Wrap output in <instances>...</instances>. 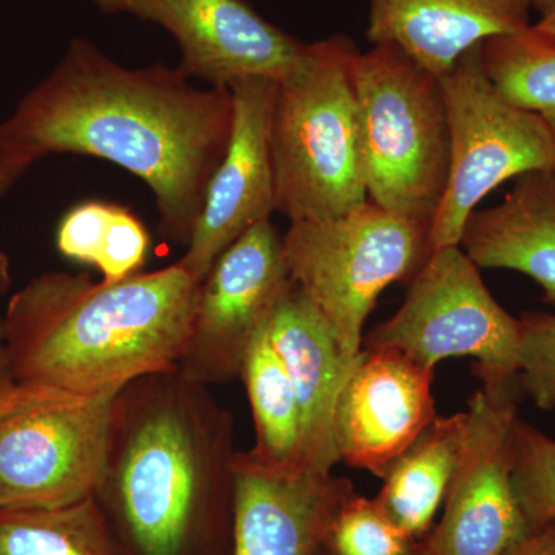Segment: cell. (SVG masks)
<instances>
[{"label":"cell","instance_id":"obj_1","mask_svg":"<svg viewBox=\"0 0 555 555\" xmlns=\"http://www.w3.org/2000/svg\"><path fill=\"white\" fill-rule=\"evenodd\" d=\"M232 126L229 89H196L179 67L126 68L75 39L0 122V147L28 166L73 153L122 167L152 189L160 233L188 247Z\"/></svg>","mask_w":555,"mask_h":555},{"label":"cell","instance_id":"obj_2","mask_svg":"<svg viewBox=\"0 0 555 555\" xmlns=\"http://www.w3.org/2000/svg\"><path fill=\"white\" fill-rule=\"evenodd\" d=\"M235 420L178 367L115 396L96 500L133 555H192L233 517Z\"/></svg>","mask_w":555,"mask_h":555},{"label":"cell","instance_id":"obj_3","mask_svg":"<svg viewBox=\"0 0 555 555\" xmlns=\"http://www.w3.org/2000/svg\"><path fill=\"white\" fill-rule=\"evenodd\" d=\"M199 286L178 262L118 283H94L89 273H42L10 298L3 315L10 375L96 398L178 367Z\"/></svg>","mask_w":555,"mask_h":555},{"label":"cell","instance_id":"obj_4","mask_svg":"<svg viewBox=\"0 0 555 555\" xmlns=\"http://www.w3.org/2000/svg\"><path fill=\"white\" fill-rule=\"evenodd\" d=\"M347 36L309 43L276 82L270 119L275 210L291 222L339 217L367 203L360 109Z\"/></svg>","mask_w":555,"mask_h":555},{"label":"cell","instance_id":"obj_5","mask_svg":"<svg viewBox=\"0 0 555 555\" xmlns=\"http://www.w3.org/2000/svg\"><path fill=\"white\" fill-rule=\"evenodd\" d=\"M367 201L433 222L449 178V127L441 79L392 46L356 51Z\"/></svg>","mask_w":555,"mask_h":555},{"label":"cell","instance_id":"obj_6","mask_svg":"<svg viewBox=\"0 0 555 555\" xmlns=\"http://www.w3.org/2000/svg\"><path fill=\"white\" fill-rule=\"evenodd\" d=\"M429 222L367 201L339 217L291 222L283 251L292 280L337 335L347 360L363 349V331L379 295L411 283L433 254Z\"/></svg>","mask_w":555,"mask_h":555},{"label":"cell","instance_id":"obj_7","mask_svg":"<svg viewBox=\"0 0 555 555\" xmlns=\"http://www.w3.org/2000/svg\"><path fill=\"white\" fill-rule=\"evenodd\" d=\"M478 270L462 246L434 248L396 315L363 345L396 349L430 371L448 358H474L481 389L517 397L520 320L492 297Z\"/></svg>","mask_w":555,"mask_h":555},{"label":"cell","instance_id":"obj_8","mask_svg":"<svg viewBox=\"0 0 555 555\" xmlns=\"http://www.w3.org/2000/svg\"><path fill=\"white\" fill-rule=\"evenodd\" d=\"M447 101L449 178L430 222L434 248L460 246L467 219L507 179L555 170V141L545 124L506 100L483 64V43L441 78Z\"/></svg>","mask_w":555,"mask_h":555},{"label":"cell","instance_id":"obj_9","mask_svg":"<svg viewBox=\"0 0 555 555\" xmlns=\"http://www.w3.org/2000/svg\"><path fill=\"white\" fill-rule=\"evenodd\" d=\"M115 396L79 398L27 385L20 403L0 415V507L50 509L96 495Z\"/></svg>","mask_w":555,"mask_h":555},{"label":"cell","instance_id":"obj_10","mask_svg":"<svg viewBox=\"0 0 555 555\" xmlns=\"http://www.w3.org/2000/svg\"><path fill=\"white\" fill-rule=\"evenodd\" d=\"M294 284L270 219L230 244L201 283L192 335L178 369L204 386L241 377L248 350Z\"/></svg>","mask_w":555,"mask_h":555},{"label":"cell","instance_id":"obj_11","mask_svg":"<svg viewBox=\"0 0 555 555\" xmlns=\"http://www.w3.org/2000/svg\"><path fill=\"white\" fill-rule=\"evenodd\" d=\"M440 524L415 555H506L529 534L513 483L516 396L477 390Z\"/></svg>","mask_w":555,"mask_h":555},{"label":"cell","instance_id":"obj_12","mask_svg":"<svg viewBox=\"0 0 555 555\" xmlns=\"http://www.w3.org/2000/svg\"><path fill=\"white\" fill-rule=\"evenodd\" d=\"M163 25L178 40L188 78L230 89L240 80L287 78L305 61L299 42L259 16L244 0H93Z\"/></svg>","mask_w":555,"mask_h":555},{"label":"cell","instance_id":"obj_13","mask_svg":"<svg viewBox=\"0 0 555 555\" xmlns=\"http://www.w3.org/2000/svg\"><path fill=\"white\" fill-rule=\"evenodd\" d=\"M233 126L229 147L208 182L192 240L178 264L203 283L219 255L275 210L270 119L276 82L246 79L230 87Z\"/></svg>","mask_w":555,"mask_h":555},{"label":"cell","instance_id":"obj_14","mask_svg":"<svg viewBox=\"0 0 555 555\" xmlns=\"http://www.w3.org/2000/svg\"><path fill=\"white\" fill-rule=\"evenodd\" d=\"M434 371L389 347H364L335 411L339 462L382 478L437 418Z\"/></svg>","mask_w":555,"mask_h":555},{"label":"cell","instance_id":"obj_15","mask_svg":"<svg viewBox=\"0 0 555 555\" xmlns=\"http://www.w3.org/2000/svg\"><path fill=\"white\" fill-rule=\"evenodd\" d=\"M232 555H320L350 480L332 473L275 476L235 460Z\"/></svg>","mask_w":555,"mask_h":555},{"label":"cell","instance_id":"obj_16","mask_svg":"<svg viewBox=\"0 0 555 555\" xmlns=\"http://www.w3.org/2000/svg\"><path fill=\"white\" fill-rule=\"evenodd\" d=\"M266 334L297 393L306 466L312 473H332L339 462L335 411L357 360H347L326 318L295 283L276 306Z\"/></svg>","mask_w":555,"mask_h":555},{"label":"cell","instance_id":"obj_17","mask_svg":"<svg viewBox=\"0 0 555 555\" xmlns=\"http://www.w3.org/2000/svg\"><path fill=\"white\" fill-rule=\"evenodd\" d=\"M532 0H369L366 36L437 78L474 47L531 27Z\"/></svg>","mask_w":555,"mask_h":555},{"label":"cell","instance_id":"obj_18","mask_svg":"<svg viewBox=\"0 0 555 555\" xmlns=\"http://www.w3.org/2000/svg\"><path fill=\"white\" fill-rule=\"evenodd\" d=\"M460 246L480 269L532 278L555 306V170L521 175L502 203L477 208Z\"/></svg>","mask_w":555,"mask_h":555},{"label":"cell","instance_id":"obj_19","mask_svg":"<svg viewBox=\"0 0 555 555\" xmlns=\"http://www.w3.org/2000/svg\"><path fill=\"white\" fill-rule=\"evenodd\" d=\"M466 434V412L437 416L382 477L379 505L416 542L429 534L447 499Z\"/></svg>","mask_w":555,"mask_h":555},{"label":"cell","instance_id":"obj_20","mask_svg":"<svg viewBox=\"0 0 555 555\" xmlns=\"http://www.w3.org/2000/svg\"><path fill=\"white\" fill-rule=\"evenodd\" d=\"M240 378L254 414L255 444L236 460L275 476L308 473L297 393L266 328L248 350Z\"/></svg>","mask_w":555,"mask_h":555},{"label":"cell","instance_id":"obj_21","mask_svg":"<svg viewBox=\"0 0 555 555\" xmlns=\"http://www.w3.org/2000/svg\"><path fill=\"white\" fill-rule=\"evenodd\" d=\"M0 555H119L96 496L50 507H0Z\"/></svg>","mask_w":555,"mask_h":555},{"label":"cell","instance_id":"obj_22","mask_svg":"<svg viewBox=\"0 0 555 555\" xmlns=\"http://www.w3.org/2000/svg\"><path fill=\"white\" fill-rule=\"evenodd\" d=\"M483 64L496 90L545 124L555 141V40L534 27L483 43Z\"/></svg>","mask_w":555,"mask_h":555},{"label":"cell","instance_id":"obj_23","mask_svg":"<svg viewBox=\"0 0 555 555\" xmlns=\"http://www.w3.org/2000/svg\"><path fill=\"white\" fill-rule=\"evenodd\" d=\"M416 543L377 499L352 492L338 507L323 550L328 555H415Z\"/></svg>","mask_w":555,"mask_h":555},{"label":"cell","instance_id":"obj_24","mask_svg":"<svg viewBox=\"0 0 555 555\" xmlns=\"http://www.w3.org/2000/svg\"><path fill=\"white\" fill-rule=\"evenodd\" d=\"M513 449L514 489L531 532L555 521V440L517 416Z\"/></svg>","mask_w":555,"mask_h":555},{"label":"cell","instance_id":"obj_25","mask_svg":"<svg viewBox=\"0 0 555 555\" xmlns=\"http://www.w3.org/2000/svg\"><path fill=\"white\" fill-rule=\"evenodd\" d=\"M520 320V386L543 411L555 409V313L526 312Z\"/></svg>","mask_w":555,"mask_h":555},{"label":"cell","instance_id":"obj_26","mask_svg":"<svg viewBox=\"0 0 555 555\" xmlns=\"http://www.w3.org/2000/svg\"><path fill=\"white\" fill-rule=\"evenodd\" d=\"M118 204L87 201L69 208L56 232L57 250L65 258L98 268L112 240Z\"/></svg>","mask_w":555,"mask_h":555},{"label":"cell","instance_id":"obj_27","mask_svg":"<svg viewBox=\"0 0 555 555\" xmlns=\"http://www.w3.org/2000/svg\"><path fill=\"white\" fill-rule=\"evenodd\" d=\"M150 247L147 229L129 208L116 207L112 240L102 255L98 270L104 283H118L137 275L144 268Z\"/></svg>","mask_w":555,"mask_h":555},{"label":"cell","instance_id":"obj_28","mask_svg":"<svg viewBox=\"0 0 555 555\" xmlns=\"http://www.w3.org/2000/svg\"><path fill=\"white\" fill-rule=\"evenodd\" d=\"M28 167L30 166L14 158V156H11L10 153L0 147V199L16 184L17 179L27 171ZM10 258L0 250V297H3L10 291Z\"/></svg>","mask_w":555,"mask_h":555},{"label":"cell","instance_id":"obj_29","mask_svg":"<svg viewBox=\"0 0 555 555\" xmlns=\"http://www.w3.org/2000/svg\"><path fill=\"white\" fill-rule=\"evenodd\" d=\"M506 555H555V521L529 532Z\"/></svg>","mask_w":555,"mask_h":555},{"label":"cell","instance_id":"obj_30","mask_svg":"<svg viewBox=\"0 0 555 555\" xmlns=\"http://www.w3.org/2000/svg\"><path fill=\"white\" fill-rule=\"evenodd\" d=\"M27 385L16 382L10 372L0 374V415L5 414L11 408L16 406L24 398Z\"/></svg>","mask_w":555,"mask_h":555},{"label":"cell","instance_id":"obj_31","mask_svg":"<svg viewBox=\"0 0 555 555\" xmlns=\"http://www.w3.org/2000/svg\"><path fill=\"white\" fill-rule=\"evenodd\" d=\"M532 9L539 16L532 27L555 40V0H532Z\"/></svg>","mask_w":555,"mask_h":555},{"label":"cell","instance_id":"obj_32","mask_svg":"<svg viewBox=\"0 0 555 555\" xmlns=\"http://www.w3.org/2000/svg\"><path fill=\"white\" fill-rule=\"evenodd\" d=\"M2 372H9V353H7L3 317H0V374H2Z\"/></svg>","mask_w":555,"mask_h":555},{"label":"cell","instance_id":"obj_33","mask_svg":"<svg viewBox=\"0 0 555 555\" xmlns=\"http://www.w3.org/2000/svg\"><path fill=\"white\" fill-rule=\"evenodd\" d=\"M320 555H328V554L326 553V551H324V550H321V553H320Z\"/></svg>","mask_w":555,"mask_h":555}]
</instances>
